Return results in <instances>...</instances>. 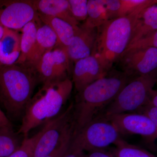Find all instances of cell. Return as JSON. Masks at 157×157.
Segmentation results:
<instances>
[{"label":"cell","mask_w":157,"mask_h":157,"mask_svg":"<svg viewBox=\"0 0 157 157\" xmlns=\"http://www.w3.org/2000/svg\"><path fill=\"white\" fill-rule=\"evenodd\" d=\"M134 113L145 116L157 125V107L145 104Z\"/></svg>","instance_id":"83f0119b"},{"label":"cell","mask_w":157,"mask_h":157,"mask_svg":"<svg viewBox=\"0 0 157 157\" xmlns=\"http://www.w3.org/2000/svg\"><path fill=\"white\" fill-rule=\"evenodd\" d=\"M121 138L120 133L110 121L98 116L73 133L70 147L84 152L107 149Z\"/></svg>","instance_id":"8992f818"},{"label":"cell","mask_w":157,"mask_h":157,"mask_svg":"<svg viewBox=\"0 0 157 157\" xmlns=\"http://www.w3.org/2000/svg\"><path fill=\"white\" fill-rule=\"evenodd\" d=\"M63 157H86V153L84 151L70 147L68 151Z\"/></svg>","instance_id":"f546056e"},{"label":"cell","mask_w":157,"mask_h":157,"mask_svg":"<svg viewBox=\"0 0 157 157\" xmlns=\"http://www.w3.org/2000/svg\"><path fill=\"white\" fill-rule=\"evenodd\" d=\"M70 61L66 49L56 46L44 54L34 70L43 84L63 80L69 78Z\"/></svg>","instance_id":"9c48e42d"},{"label":"cell","mask_w":157,"mask_h":157,"mask_svg":"<svg viewBox=\"0 0 157 157\" xmlns=\"http://www.w3.org/2000/svg\"><path fill=\"white\" fill-rule=\"evenodd\" d=\"M114 145L115 147L110 152L115 157H156L146 150L130 144L122 138Z\"/></svg>","instance_id":"7402d4cb"},{"label":"cell","mask_w":157,"mask_h":157,"mask_svg":"<svg viewBox=\"0 0 157 157\" xmlns=\"http://www.w3.org/2000/svg\"><path fill=\"white\" fill-rule=\"evenodd\" d=\"M21 143L11 126H0V157H9Z\"/></svg>","instance_id":"44dd1931"},{"label":"cell","mask_w":157,"mask_h":157,"mask_svg":"<svg viewBox=\"0 0 157 157\" xmlns=\"http://www.w3.org/2000/svg\"><path fill=\"white\" fill-rule=\"evenodd\" d=\"M86 157H115L110 151L107 149L97 150L87 152L86 154Z\"/></svg>","instance_id":"f1b7e54d"},{"label":"cell","mask_w":157,"mask_h":157,"mask_svg":"<svg viewBox=\"0 0 157 157\" xmlns=\"http://www.w3.org/2000/svg\"><path fill=\"white\" fill-rule=\"evenodd\" d=\"M4 32V27L0 24V40L2 38Z\"/></svg>","instance_id":"d6a6232c"},{"label":"cell","mask_w":157,"mask_h":157,"mask_svg":"<svg viewBox=\"0 0 157 157\" xmlns=\"http://www.w3.org/2000/svg\"><path fill=\"white\" fill-rule=\"evenodd\" d=\"M73 83L70 78L43 83L26 107L18 134L29 132L56 117L71 94Z\"/></svg>","instance_id":"3957f363"},{"label":"cell","mask_w":157,"mask_h":157,"mask_svg":"<svg viewBox=\"0 0 157 157\" xmlns=\"http://www.w3.org/2000/svg\"><path fill=\"white\" fill-rule=\"evenodd\" d=\"M39 81L33 69L14 64L0 67V101L9 113L19 116L24 113Z\"/></svg>","instance_id":"277c9868"},{"label":"cell","mask_w":157,"mask_h":157,"mask_svg":"<svg viewBox=\"0 0 157 157\" xmlns=\"http://www.w3.org/2000/svg\"><path fill=\"white\" fill-rule=\"evenodd\" d=\"M21 34L17 31L4 27L0 40V67L15 63L20 54Z\"/></svg>","instance_id":"2e32d148"},{"label":"cell","mask_w":157,"mask_h":157,"mask_svg":"<svg viewBox=\"0 0 157 157\" xmlns=\"http://www.w3.org/2000/svg\"><path fill=\"white\" fill-rule=\"evenodd\" d=\"M0 125L9 126H11L9 119L1 108H0Z\"/></svg>","instance_id":"1f68e13d"},{"label":"cell","mask_w":157,"mask_h":157,"mask_svg":"<svg viewBox=\"0 0 157 157\" xmlns=\"http://www.w3.org/2000/svg\"><path fill=\"white\" fill-rule=\"evenodd\" d=\"M133 79L123 72L107 74L77 93L73 103V133L100 115Z\"/></svg>","instance_id":"6da1fadb"},{"label":"cell","mask_w":157,"mask_h":157,"mask_svg":"<svg viewBox=\"0 0 157 157\" xmlns=\"http://www.w3.org/2000/svg\"><path fill=\"white\" fill-rule=\"evenodd\" d=\"M157 0H148L127 16L109 20L97 28V36L91 55L99 60L106 73L121 55L128 45L132 30L138 15Z\"/></svg>","instance_id":"7a4b0ae2"},{"label":"cell","mask_w":157,"mask_h":157,"mask_svg":"<svg viewBox=\"0 0 157 157\" xmlns=\"http://www.w3.org/2000/svg\"><path fill=\"white\" fill-rule=\"evenodd\" d=\"M88 17L82 25L98 28L109 20L104 0H89L87 2Z\"/></svg>","instance_id":"ffe728a7"},{"label":"cell","mask_w":157,"mask_h":157,"mask_svg":"<svg viewBox=\"0 0 157 157\" xmlns=\"http://www.w3.org/2000/svg\"><path fill=\"white\" fill-rule=\"evenodd\" d=\"M156 70L133 78L127 83L113 101L98 116L134 113L145 105L150 92L157 82Z\"/></svg>","instance_id":"5b68a950"},{"label":"cell","mask_w":157,"mask_h":157,"mask_svg":"<svg viewBox=\"0 0 157 157\" xmlns=\"http://www.w3.org/2000/svg\"><path fill=\"white\" fill-rule=\"evenodd\" d=\"M39 14L56 17L70 24L73 27L79 22L73 17L68 0H33Z\"/></svg>","instance_id":"5bb4252c"},{"label":"cell","mask_w":157,"mask_h":157,"mask_svg":"<svg viewBox=\"0 0 157 157\" xmlns=\"http://www.w3.org/2000/svg\"><path fill=\"white\" fill-rule=\"evenodd\" d=\"M120 7L117 17L127 16L136 11L148 0H119Z\"/></svg>","instance_id":"484cf974"},{"label":"cell","mask_w":157,"mask_h":157,"mask_svg":"<svg viewBox=\"0 0 157 157\" xmlns=\"http://www.w3.org/2000/svg\"><path fill=\"white\" fill-rule=\"evenodd\" d=\"M39 20V18L33 21L21 29L20 54L15 64L25 66L28 62L36 42Z\"/></svg>","instance_id":"d6986e66"},{"label":"cell","mask_w":157,"mask_h":157,"mask_svg":"<svg viewBox=\"0 0 157 157\" xmlns=\"http://www.w3.org/2000/svg\"><path fill=\"white\" fill-rule=\"evenodd\" d=\"M42 129L33 137H25L19 147L8 157H33L36 144L42 135Z\"/></svg>","instance_id":"603a6c76"},{"label":"cell","mask_w":157,"mask_h":157,"mask_svg":"<svg viewBox=\"0 0 157 157\" xmlns=\"http://www.w3.org/2000/svg\"><path fill=\"white\" fill-rule=\"evenodd\" d=\"M73 132L68 134L50 154L45 157H63L70 147Z\"/></svg>","instance_id":"4316f807"},{"label":"cell","mask_w":157,"mask_h":157,"mask_svg":"<svg viewBox=\"0 0 157 157\" xmlns=\"http://www.w3.org/2000/svg\"><path fill=\"white\" fill-rule=\"evenodd\" d=\"M104 117L115 125L121 135H140L152 151H155L157 125L148 118L135 113H120Z\"/></svg>","instance_id":"ba28073f"},{"label":"cell","mask_w":157,"mask_h":157,"mask_svg":"<svg viewBox=\"0 0 157 157\" xmlns=\"http://www.w3.org/2000/svg\"><path fill=\"white\" fill-rule=\"evenodd\" d=\"M145 104H148V105L157 107V90L152 89L151 90L149 94L148 98H147Z\"/></svg>","instance_id":"4dcf8cb0"},{"label":"cell","mask_w":157,"mask_h":157,"mask_svg":"<svg viewBox=\"0 0 157 157\" xmlns=\"http://www.w3.org/2000/svg\"><path fill=\"white\" fill-rule=\"evenodd\" d=\"M73 17L78 22L88 17L87 0H68Z\"/></svg>","instance_id":"d4e9b609"},{"label":"cell","mask_w":157,"mask_h":157,"mask_svg":"<svg viewBox=\"0 0 157 157\" xmlns=\"http://www.w3.org/2000/svg\"><path fill=\"white\" fill-rule=\"evenodd\" d=\"M73 110L72 103L64 112L45 124L33 157H45L50 154L68 134L74 131Z\"/></svg>","instance_id":"52a82bcc"},{"label":"cell","mask_w":157,"mask_h":157,"mask_svg":"<svg viewBox=\"0 0 157 157\" xmlns=\"http://www.w3.org/2000/svg\"><path fill=\"white\" fill-rule=\"evenodd\" d=\"M0 126H1V125H0Z\"/></svg>","instance_id":"836d02e7"},{"label":"cell","mask_w":157,"mask_h":157,"mask_svg":"<svg viewBox=\"0 0 157 157\" xmlns=\"http://www.w3.org/2000/svg\"><path fill=\"white\" fill-rule=\"evenodd\" d=\"M107 74L99 60L91 55L75 63L72 82L78 93Z\"/></svg>","instance_id":"7c38bea8"},{"label":"cell","mask_w":157,"mask_h":157,"mask_svg":"<svg viewBox=\"0 0 157 157\" xmlns=\"http://www.w3.org/2000/svg\"><path fill=\"white\" fill-rule=\"evenodd\" d=\"M117 61L122 72L131 78L147 75L157 70V48L124 51Z\"/></svg>","instance_id":"8fae6325"},{"label":"cell","mask_w":157,"mask_h":157,"mask_svg":"<svg viewBox=\"0 0 157 157\" xmlns=\"http://www.w3.org/2000/svg\"><path fill=\"white\" fill-rule=\"evenodd\" d=\"M97 36V28H76L73 41L66 49L70 60L75 63L91 55Z\"/></svg>","instance_id":"4fadbf2b"},{"label":"cell","mask_w":157,"mask_h":157,"mask_svg":"<svg viewBox=\"0 0 157 157\" xmlns=\"http://www.w3.org/2000/svg\"><path fill=\"white\" fill-rule=\"evenodd\" d=\"M39 17L40 20L44 24L50 27L56 35L57 39V46L67 49L73 41L76 28L56 17L39 13Z\"/></svg>","instance_id":"ac0fdd59"},{"label":"cell","mask_w":157,"mask_h":157,"mask_svg":"<svg viewBox=\"0 0 157 157\" xmlns=\"http://www.w3.org/2000/svg\"><path fill=\"white\" fill-rule=\"evenodd\" d=\"M157 31V5L153 4L142 10L135 21L129 45L144 36Z\"/></svg>","instance_id":"e0dca14e"},{"label":"cell","mask_w":157,"mask_h":157,"mask_svg":"<svg viewBox=\"0 0 157 157\" xmlns=\"http://www.w3.org/2000/svg\"><path fill=\"white\" fill-rule=\"evenodd\" d=\"M152 47L157 48V31L144 36L132 44L128 45L124 52Z\"/></svg>","instance_id":"cb8c5ba5"},{"label":"cell","mask_w":157,"mask_h":157,"mask_svg":"<svg viewBox=\"0 0 157 157\" xmlns=\"http://www.w3.org/2000/svg\"><path fill=\"white\" fill-rule=\"evenodd\" d=\"M39 18L33 0H0V24L4 27L18 31Z\"/></svg>","instance_id":"30bf717a"},{"label":"cell","mask_w":157,"mask_h":157,"mask_svg":"<svg viewBox=\"0 0 157 157\" xmlns=\"http://www.w3.org/2000/svg\"><path fill=\"white\" fill-rule=\"evenodd\" d=\"M57 45L56 35L48 26L39 25L37 29L36 42L29 61L25 66L34 69L44 54Z\"/></svg>","instance_id":"9a60e30c"}]
</instances>
